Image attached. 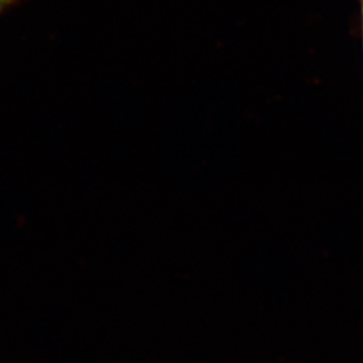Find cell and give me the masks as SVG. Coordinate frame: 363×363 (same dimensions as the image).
I'll return each mask as SVG.
<instances>
[{
	"mask_svg": "<svg viewBox=\"0 0 363 363\" xmlns=\"http://www.w3.org/2000/svg\"><path fill=\"white\" fill-rule=\"evenodd\" d=\"M14 3V0H0V14Z\"/></svg>",
	"mask_w": 363,
	"mask_h": 363,
	"instance_id": "obj_1",
	"label": "cell"
},
{
	"mask_svg": "<svg viewBox=\"0 0 363 363\" xmlns=\"http://www.w3.org/2000/svg\"><path fill=\"white\" fill-rule=\"evenodd\" d=\"M362 21H363V4H362Z\"/></svg>",
	"mask_w": 363,
	"mask_h": 363,
	"instance_id": "obj_2",
	"label": "cell"
}]
</instances>
